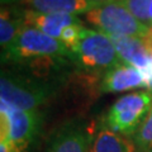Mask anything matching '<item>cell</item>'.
Returning <instances> with one entry per match:
<instances>
[{"label":"cell","mask_w":152,"mask_h":152,"mask_svg":"<svg viewBox=\"0 0 152 152\" xmlns=\"http://www.w3.org/2000/svg\"><path fill=\"white\" fill-rule=\"evenodd\" d=\"M85 20L107 36H131L143 39L150 28L141 23L119 0L94 8L85 14Z\"/></svg>","instance_id":"cell-3"},{"label":"cell","mask_w":152,"mask_h":152,"mask_svg":"<svg viewBox=\"0 0 152 152\" xmlns=\"http://www.w3.org/2000/svg\"><path fill=\"white\" fill-rule=\"evenodd\" d=\"M72 56L80 67L91 72H107L122 62L110 37L88 28L83 29L81 39Z\"/></svg>","instance_id":"cell-5"},{"label":"cell","mask_w":152,"mask_h":152,"mask_svg":"<svg viewBox=\"0 0 152 152\" xmlns=\"http://www.w3.org/2000/svg\"><path fill=\"white\" fill-rule=\"evenodd\" d=\"M91 152H137L133 140L115 133L109 128L102 127L95 133Z\"/></svg>","instance_id":"cell-13"},{"label":"cell","mask_w":152,"mask_h":152,"mask_svg":"<svg viewBox=\"0 0 152 152\" xmlns=\"http://www.w3.org/2000/svg\"><path fill=\"white\" fill-rule=\"evenodd\" d=\"M152 108V91L123 95L113 103L107 113V127L115 133L134 134Z\"/></svg>","instance_id":"cell-4"},{"label":"cell","mask_w":152,"mask_h":152,"mask_svg":"<svg viewBox=\"0 0 152 152\" xmlns=\"http://www.w3.org/2000/svg\"><path fill=\"white\" fill-rule=\"evenodd\" d=\"M41 123L37 110H23L0 102V141L7 142L10 152H28Z\"/></svg>","instance_id":"cell-2"},{"label":"cell","mask_w":152,"mask_h":152,"mask_svg":"<svg viewBox=\"0 0 152 152\" xmlns=\"http://www.w3.org/2000/svg\"><path fill=\"white\" fill-rule=\"evenodd\" d=\"M23 18H24L26 26L34 27L41 32L46 33L47 36L58 41L61 33L66 27L72 24H83L76 15L67 13H39L31 9H24Z\"/></svg>","instance_id":"cell-9"},{"label":"cell","mask_w":152,"mask_h":152,"mask_svg":"<svg viewBox=\"0 0 152 152\" xmlns=\"http://www.w3.org/2000/svg\"><path fill=\"white\" fill-rule=\"evenodd\" d=\"M148 14H150V23H151V26H152V1L150 4V8H148Z\"/></svg>","instance_id":"cell-21"},{"label":"cell","mask_w":152,"mask_h":152,"mask_svg":"<svg viewBox=\"0 0 152 152\" xmlns=\"http://www.w3.org/2000/svg\"><path fill=\"white\" fill-rule=\"evenodd\" d=\"M96 5H103V4H107V3H112V1H115V0H89Z\"/></svg>","instance_id":"cell-18"},{"label":"cell","mask_w":152,"mask_h":152,"mask_svg":"<svg viewBox=\"0 0 152 152\" xmlns=\"http://www.w3.org/2000/svg\"><path fill=\"white\" fill-rule=\"evenodd\" d=\"M147 89L152 91V75H150L148 77H147Z\"/></svg>","instance_id":"cell-19"},{"label":"cell","mask_w":152,"mask_h":152,"mask_svg":"<svg viewBox=\"0 0 152 152\" xmlns=\"http://www.w3.org/2000/svg\"><path fill=\"white\" fill-rule=\"evenodd\" d=\"M26 26L23 10L12 7H3L0 14V46L1 60L5 58L12 51L19 33Z\"/></svg>","instance_id":"cell-11"},{"label":"cell","mask_w":152,"mask_h":152,"mask_svg":"<svg viewBox=\"0 0 152 152\" xmlns=\"http://www.w3.org/2000/svg\"><path fill=\"white\" fill-rule=\"evenodd\" d=\"M93 138L88 128L70 124L57 132L46 152H91Z\"/></svg>","instance_id":"cell-10"},{"label":"cell","mask_w":152,"mask_h":152,"mask_svg":"<svg viewBox=\"0 0 152 152\" xmlns=\"http://www.w3.org/2000/svg\"><path fill=\"white\" fill-rule=\"evenodd\" d=\"M143 42H145L146 47H147V48H148L150 53L152 55V26L148 28V32H147V34L145 36V38H143Z\"/></svg>","instance_id":"cell-17"},{"label":"cell","mask_w":152,"mask_h":152,"mask_svg":"<svg viewBox=\"0 0 152 152\" xmlns=\"http://www.w3.org/2000/svg\"><path fill=\"white\" fill-rule=\"evenodd\" d=\"M17 1L20 3L22 0H1V4L3 5H5V4H12V3H17Z\"/></svg>","instance_id":"cell-20"},{"label":"cell","mask_w":152,"mask_h":152,"mask_svg":"<svg viewBox=\"0 0 152 152\" xmlns=\"http://www.w3.org/2000/svg\"><path fill=\"white\" fill-rule=\"evenodd\" d=\"M20 5L39 13H67L86 14L99 5L89 0H22Z\"/></svg>","instance_id":"cell-12"},{"label":"cell","mask_w":152,"mask_h":152,"mask_svg":"<svg viewBox=\"0 0 152 152\" xmlns=\"http://www.w3.org/2000/svg\"><path fill=\"white\" fill-rule=\"evenodd\" d=\"M0 93L1 103L23 110H36L50 98L51 88L46 83L36 79L24 77L3 70Z\"/></svg>","instance_id":"cell-6"},{"label":"cell","mask_w":152,"mask_h":152,"mask_svg":"<svg viewBox=\"0 0 152 152\" xmlns=\"http://www.w3.org/2000/svg\"><path fill=\"white\" fill-rule=\"evenodd\" d=\"M123 3L128 10H129L133 15H134L141 23L145 26L150 27V14H148V8L152 0H119Z\"/></svg>","instance_id":"cell-15"},{"label":"cell","mask_w":152,"mask_h":152,"mask_svg":"<svg viewBox=\"0 0 152 152\" xmlns=\"http://www.w3.org/2000/svg\"><path fill=\"white\" fill-rule=\"evenodd\" d=\"M71 57H74L72 53L61 41L47 36L34 27L24 26L12 51L1 61L26 65L38 72H47L60 65H65Z\"/></svg>","instance_id":"cell-1"},{"label":"cell","mask_w":152,"mask_h":152,"mask_svg":"<svg viewBox=\"0 0 152 152\" xmlns=\"http://www.w3.org/2000/svg\"><path fill=\"white\" fill-rule=\"evenodd\" d=\"M122 62L132 65L150 76L152 74V55L142 38L131 36H109Z\"/></svg>","instance_id":"cell-8"},{"label":"cell","mask_w":152,"mask_h":152,"mask_svg":"<svg viewBox=\"0 0 152 152\" xmlns=\"http://www.w3.org/2000/svg\"><path fill=\"white\" fill-rule=\"evenodd\" d=\"M83 29H84L83 24H72V26L66 27L62 31V33H61V37H60L61 43H62L72 55L80 43Z\"/></svg>","instance_id":"cell-16"},{"label":"cell","mask_w":152,"mask_h":152,"mask_svg":"<svg viewBox=\"0 0 152 152\" xmlns=\"http://www.w3.org/2000/svg\"><path fill=\"white\" fill-rule=\"evenodd\" d=\"M138 88H147L146 75L142 70L126 62H119L109 69L100 84L103 93H121Z\"/></svg>","instance_id":"cell-7"},{"label":"cell","mask_w":152,"mask_h":152,"mask_svg":"<svg viewBox=\"0 0 152 152\" xmlns=\"http://www.w3.org/2000/svg\"><path fill=\"white\" fill-rule=\"evenodd\" d=\"M148 152H152V150H151V151H148Z\"/></svg>","instance_id":"cell-22"},{"label":"cell","mask_w":152,"mask_h":152,"mask_svg":"<svg viewBox=\"0 0 152 152\" xmlns=\"http://www.w3.org/2000/svg\"><path fill=\"white\" fill-rule=\"evenodd\" d=\"M132 140L137 152H148L152 150V108Z\"/></svg>","instance_id":"cell-14"}]
</instances>
